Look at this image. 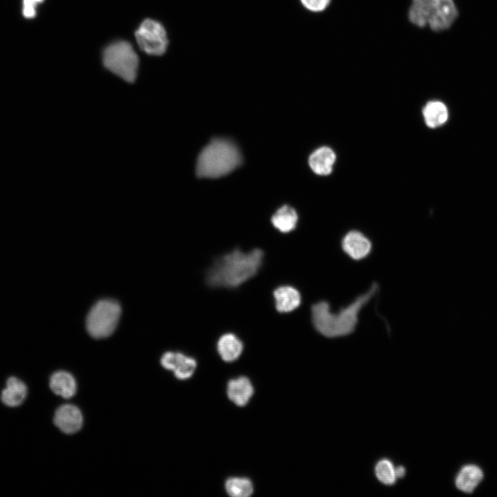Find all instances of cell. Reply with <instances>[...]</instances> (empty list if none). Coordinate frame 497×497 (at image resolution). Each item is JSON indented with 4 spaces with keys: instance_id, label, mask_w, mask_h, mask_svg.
I'll use <instances>...</instances> for the list:
<instances>
[{
    "instance_id": "cell-1",
    "label": "cell",
    "mask_w": 497,
    "mask_h": 497,
    "mask_svg": "<svg viewBox=\"0 0 497 497\" xmlns=\"http://www.w3.org/2000/svg\"><path fill=\"white\" fill-rule=\"evenodd\" d=\"M379 286L373 282L365 293L356 297L347 306L337 312L331 311L327 301L313 304L311 309V321L315 330L327 338H339L353 333L359 322V315L373 297Z\"/></svg>"
},
{
    "instance_id": "cell-2",
    "label": "cell",
    "mask_w": 497,
    "mask_h": 497,
    "mask_svg": "<svg viewBox=\"0 0 497 497\" xmlns=\"http://www.w3.org/2000/svg\"><path fill=\"white\" fill-rule=\"evenodd\" d=\"M263 258L260 248L248 252L234 249L214 261L206 273V281L212 287L235 288L256 275Z\"/></svg>"
},
{
    "instance_id": "cell-3",
    "label": "cell",
    "mask_w": 497,
    "mask_h": 497,
    "mask_svg": "<svg viewBox=\"0 0 497 497\" xmlns=\"http://www.w3.org/2000/svg\"><path fill=\"white\" fill-rule=\"evenodd\" d=\"M242 156L231 140L216 137L200 152L196 164L199 177L217 178L224 176L241 164Z\"/></svg>"
},
{
    "instance_id": "cell-4",
    "label": "cell",
    "mask_w": 497,
    "mask_h": 497,
    "mask_svg": "<svg viewBox=\"0 0 497 497\" xmlns=\"http://www.w3.org/2000/svg\"><path fill=\"white\" fill-rule=\"evenodd\" d=\"M409 21L418 27L428 26L434 31L449 28L458 17L454 0H411Z\"/></svg>"
},
{
    "instance_id": "cell-5",
    "label": "cell",
    "mask_w": 497,
    "mask_h": 497,
    "mask_svg": "<svg viewBox=\"0 0 497 497\" xmlns=\"http://www.w3.org/2000/svg\"><path fill=\"white\" fill-rule=\"evenodd\" d=\"M103 62L106 68L132 83L137 77L139 59L132 46L126 41H117L108 46L103 54Z\"/></svg>"
},
{
    "instance_id": "cell-6",
    "label": "cell",
    "mask_w": 497,
    "mask_h": 497,
    "mask_svg": "<svg viewBox=\"0 0 497 497\" xmlns=\"http://www.w3.org/2000/svg\"><path fill=\"white\" fill-rule=\"evenodd\" d=\"M121 306L113 300L97 302L89 311L86 325L88 333L95 338H104L110 335L118 324Z\"/></svg>"
},
{
    "instance_id": "cell-7",
    "label": "cell",
    "mask_w": 497,
    "mask_h": 497,
    "mask_svg": "<svg viewBox=\"0 0 497 497\" xmlns=\"http://www.w3.org/2000/svg\"><path fill=\"white\" fill-rule=\"evenodd\" d=\"M140 48L152 55H162L166 50L168 39L164 28L159 22L147 19L135 32Z\"/></svg>"
},
{
    "instance_id": "cell-8",
    "label": "cell",
    "mask_w": 497,
    "mask_h": 497,
    "mask_svg": "<svg viewBox=\"0 0 497 497\" xmlns=\"http://www.w3.org/2000/svg\"><path fill=\"white\" fill-rule=\"evenodd\" d=\"M341 247L352 260H361L371 253L372 243L362 232L352 230L347 232L342 238Z\"/></svg>"
},
{
    "instance_id": "cell-9",
    "label": "cell",
    "mask_w": 497,
    "mask_h": 497,
    "mask_svg": "<svg viewBox=\"0 0 497 497\" xmlns=\"http://www.w3.org/2000/svg\"><path fill=\"white\" fill-rule=\"evenodd\" d=\"M160 362L164 369L173 371L175 377L179 380H186L191 377L197 367L194 358L178 352L165 353Z\"/></svg>"
},
{
    "instance_id": "cell-10",
    "label": "cell",
    "mask_w": 497,
    "mask_h": 497,
    "mask_svg": "<svg viewBox=\"0 0 497 497\" xmlns=\"http://www.w3.org/2000/svg\"><path fill=\"white\" fill-rule=\"evenodd\" d=\"M55 425L65 433H74L78 431L83 423V417L80 410L72 405H64L59 407L54 416Z\"/></svg>"
},
{
    "instance_id": "cell-11",
    "label": "cell",
    "mask_w": 497,
    "mask_h": 497,
    "mask_svg": "<svg viewBox=\"0 0 497 497\" xmlns=\"http://www.w3.org/2000/svg\"><path fill=\"white\" fill-rule=\"evenodd\" d=\"M275 309L280 313H289L296 309L301 303V295L293 286L283 285L273 291Z\"/></svg>"
},
{
    "instance_id": "cell-12",
    "label": "cell",
    "mask_w": 497,
    "mask_h": 497,
    "mask_svg": "<svg viewBox=\"0 0 497 497\" xmlns=\"http://www.w3.org/2000/svg\"><path fill=\"white\" fill-rule=\"evenodd\" d=\"M336 159L335 152L329 147L322 146L314 150L309 158L311 169L318 175H328Z\"/></svg>"
},
{
    "instance_id": "cell-13",
    "label": "cell",
    "mask_w": 497,
    "mask_h": 497,
    "mask_svg": "<svg viewBox=\"0 0 497 497\" xmlns=\"http://www.w3.org/2000/svg\"><path fill=\"white\" fill-rule=\"evenodd\" d=\"M253 387L245 376L230 380L227 387L228 398L240 407L246 405L253 394Z\"/></svg>"
},
{
    "instance_id": "cell-14",
    "label": "cell",
    "mask_w": 497,
    "mask_h": 497,
    "mask_svg": "<svg viewBox=\"0 0 497 497\" xmlns=\"http://www.w3.org/2000/svg\"><path fill=\"white\" fill-rule=\"evenodd\" d=\"M422 115L426 125L431 128H436L443 126L447 121L449 110L442 101L432 100L425 106Z\"/></svg>"
},
{
    "instance_id": "cell-15",
    "label": "cell",
    "mask_w": 497,
    "mask_h": 497,
    "mask_svg": "<svg viewBox=\"0 0 497 497\" xmlns=\"http://www.w3.org/2000/svg\"><path fill=\"white\" fill-rule=\"evenodd\" d=\"M217 349L222 360L226 362H232L241 355L243 344L235 334L227 333L219 338Z\"/></svg>"
},
{
    "instance_id": "cell-16",
    "label": "cell",
    "mask_w": 497,
    "mask_h": 497,
    "mask_svg": "<svg viewBox=\"0 0 497 497\" xmlns=\"http://www.w3.org/2000/svg\"><path fill=\"white\" fill-rule=\"evenodd\" d=\"M50 387L55 394L64 398H70L76 393L77 383L70 373L59 371L50 377Z\"/></svg>"
},
{
    "instance_id": "cell-17",
    "label": "cell",
    "mask_w": 497,
    "mask_h": 497,
    "mask_svg": "<svg viewBox=\"0 0 497 497\" xmlns=\"http://www.w3.org/2000/svg\"><path fill=\"white\" fill-rule=\"evenodd\" d=\"M27 395V387L19 379L10 377L6 387L1 392V400L7 406L14 407L20 405Z\"/></svg>"
},
{
    "instance_id": "cell-18",
    "label": "cell",
    "mask_w": 497,
    "mask_h": 497,
    "mask_svg": "<svg viewBox=\"0 0 497 497\" xmlns=\"http://www.w3.org/2000/svg\"><path fill=\"white\" fill-rule=\"evenodd\" d=\"M483 477V473L480 467L474 465H467L458 472L456 478V485L458 489L471 493L482 480Z\"/></svg>"
},
{
    "instance_id": "cell-19",
    "label": "cell",
    "mask_w": 497,
    "mask_h": 497,
    "mask_svg": "<svg viewBox=\"0 0 497 497\" xmlns=\"http://www.w3.org/2000/svg\"><path fill=\"white\" fill-rule=\"evenodd\" d=\"M298 215L296 211L289 205L278 208L271 217V223L280 232L287 233L297 226Z\"/></svg>"
},
{
    "instance_id": "cell-20",
    "label": "cell",
    "mask_w": 497,
    "mask_h": 497,
    "mask_svg": "<svg viewBox=\"0 0 497 497\" xmlns=\"http://www.w3.org/2000/svg\"><path fill=\"white\" fill-rule=\"evenodd\" d=\"M225 488L233 497H247L253 491L252 482L246 478H230L226 481Z\"/></svg>"
},
{
    "instance_id": "cell-21",
    "label": "cell",
    "mask_w": 497,
    "mask_h": 497,
    "mask_svg": "<svg viewBox=\"0 0 497 497\" xmlns=\"http://www.w3.org/2000/svg\"><path fill=\"white\" fill-rule=\"evenodd\" d=\"M375 474L378 480L386 485H392L397 480L396 467L387 459L380 460L376 464Z\"/></svg>"
},
{
    "instance_id": "cell-22",
    "label": "cell",
    "mask_w": 497,
    "mask_h": 497,
    "mask_svg": "<svg viewBox=\"0 0 497 497\" xmlns=\"http://www.w3.org/2000/svg\"><path fill=\"white\" fill-rule=\"evenodd\" d=\"M302 6L311 12H322L329 5L331 0H300Z\"/></svg>"
},
{
    "instance_id": "cell-23",
    "label": "cell",
    "mask_w": 497,
    "mask_h": 497,
    "mask_svg": "<svg viewBox=\"0 0 497 497\" xmlns=\"http://www.w3.org/2000/svg\"><path fill=\"white\" fill-rule=\"evenodd\" d=\"M43 0H23V14L26 18H33L36 15V7L37 4L43 2Z\"/></svg>"
},
{
    "instance_id": "cell-24",
    "label": "cell",
    "mask_w": 497,
    "mask_h": 497,
    "mask_svg": "<svg viewBox=\"0 0 497 497\" xmlns=\"http://www.w3.org/2000/svg\"><path fill=\"white\" fill-rule=\"evenodd\" d=\"M396 474L397 478H402L405 474V469L402 466L396 467Z\"/></svg>"
}]
</instances>
